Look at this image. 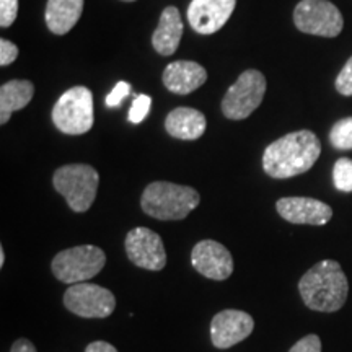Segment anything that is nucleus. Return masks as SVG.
I'll list each match as a JSON object with an SVG mask.
<instances>
[{"instance_id": "nucleus-6", "label": "nucleus", "mask_w": 352, "mask_h": 352, "mask_svg": "<svg viewBox=\"0 0 352 352\" xmlns=\"http://www.w3.org/2000/svg\"><path fill=\"white\" fill-rule=\"evenodd\" d=\"M52 121L60 132L69 135L85 134L94 127V94L87 87H74L57 100Z\"/></svg>"}, {"instance_id": "nucleus-2", "label": "nucleus", "mask_w": 352, "mask_h": 352, "mask_svg": "<svg viewBox=\"0 0 352 352\" xmlns=\"http://www.w3.org/2000/svg\"><path fill=\"white\" fill-rule=\"evenodd\" d=\"M298 292L308 308L329 314L344 305L349 284L341 264L333 259H324L303 274L298 283Z\"/></svg>"}, {"instance_id": "nucleus-25", "label": "nucleus", "mask_w": 352, "mask_h": 352, "mask_svg": "<svg viewBox=\"0 0 352 352\" xmlns=\"http://www.w3.org/2000/svg\"><path fill=\"white\" fill-rule=\"evenodd\" d=\"M129 95H131V85H129V83L124 82V80L118 82L116 87H114L111 90V94L107 96V107H109V108L120 107L121 101L127 98Z\"/></svg>"}, {"instance_id": "nucleus-24", "label": "nucleus", "mask_w": 352, "mask_h": 352, "mask_svg": "<svg viewBox=\"0 0 352 352\" xmlns=\"http://www.w3.org/2000/svg\"><path fill=\"white\" fill-rule=\"evenodd\" d=\"M336 90L344 96H352V57L336 78Z\"/></svg>"}, {"instance_id": "nucleus-23", "label": "nucleus", "mask_w": 352, "mask_h": 352, "mask_svg": "<svg viewBox=\"0 0 352 352\" xmlns=\"http://www.w3.org/2000/svg\"><path fill=\"white\" fill-rule=\"evenodd\" d=\"M19 15V0H0V26L8 28Z\"/></svg>"}, {"instance_id": "nucleus-9", "label": "nucleus", "mask_w": 352, "mask_h": 352, "mask_svg": "<svg viewBox=\"0 0 352 352\" xmlns=\"http://www.w3.org/2000/svg\"><path fill=\"white\" fill-rule=\"evenodd\" d=\"M64 305L70 314L82 318H107L116 308V298L111 290L101 285L80 283L65 290Z\"/></svg>"}, {"instance_id": "nucleus-12", "label": "nucleus", "mask_w": 352, "mask_h": 352, "mask_svg": "<svg viewBox=\"0 0 352 352\" xmlns=\"http://www.w3.org/2000/svg\"><path fill=\"white\" fill-rule=\"evenodd\" d=\"M192 267L208 279L226 280L233 272L232 253L215 240H202L191 252Z\"/></svg>"}, {"instance_id": "nucleus-16", "label": "nucleus", "mask_w": 352, "mask_h": 352, "mask_svg": "<svg viewBox=\"0 0 352 352\" xmlns=\"http://www.w3.org/2000/svg\"><path fill=\"white\" fill-rule=\"evenodd\" d=\"M183 36V21L176 7H166L160 15L157 30L153 32L152 44L162 56H171L178 50Z\"/></svg>"}, {"instance_id": "nucleus-19", "label": "nucleus", "mask_w": 352, "mask_h": 352, "mask_svg": "<svg viewBox=\"0 0 352 352\" xmlns=\"http://www.w3.org/2000/svg\"><path fill=\"white\" fill-rule=\"evenodd\" d=\"M34 87L30 80H10L0 88V122L7 124L13 111H20L30 103Z\"/></svg>"}, {"instance_id": "nucleus-28", "label": "nucleus", "mask_w": 352, "mask_h": 352, "mask_svg": "<svg viewBox=\"0 0 352 352\" xmlns=\"http://www.w3.org/2000/svg\"><path fill=\"white\" fill-rule=\"evenodd\" d=\"M85 352H118V349L107 341H95L87 346Z\"/></svg>"}, {"instance_id": "nucleus-29", "label": "nucleus", "mask_w": 352, "mask_h": 352, "mask_svg": "<svg viewBox=\"0 0 352 352\" xmlns=\"http://www.w3.org/2000/svg\"><path fill=\"white\" fill-rule=\"evenodd\" d=\"M10 352H36V347H34L32 341L25 340V338H20V340L13 342Z\"/></svg>"}, {"instance_id": "nucleus-8", "label": "nucleus", "mask_w": 352, "mask_h": 352, "mask_svg": "<svg viewBox=\"0 0 352 352\" xmlns=\"http://www.w3.org/2000/svg\"><path fill=\"white\" fill-rule=\"evenodd\" d=\"M294 21L302 33L334 38L342 32L344 20L334 3L328 0H302L294 12Z\"/></svg>"}, {"instance_id": "nucleus-3", "label": "nucleus", "mask_w": 352, "mask_h": 352, "mask_svg": "<svg viewBox=\"0 0 352 352\" xmlns=\"http://www.w3.org/2000/svg\"><path fill=\"white\" fill-rule=\"evenodd\" d=\"M195 188L168 182H153L145 188L140 206L147 215L158 220H183L199 206Z\"/></svg>"}, {"instance_id": "nucleus-1", "label": "nucleus", "mask_w": 352, "mask_h": 352, "mask_svg": "<svg viewBox=\"0 0 352 352\" xmlns=\"http://www.w3.org/2000/svg\"><path fill=\"white\" fill-rule=\"evenodd\" d=\"M320 153L321 144L314 132H290L267 145L263 155V168L271 178H292L310 170Z\"/></svg>"}, {"instance_id": "nucleus-17", "label": "nucleus", "mask_w": 352, "mask_h": 352, "mask_svg": "<svg viewBox=\"0 0 352 352\" xmlns=\"http://www.w3.org/2000/svg\"><path fill=\"white\" fill-rule=\"evenodd\" d=\"M165 129L175 139L196 140L206 132V116L195 108H176L166 116Z\"/></svg>"}, {"instance_id": "nucleus-14", "label": "nucleus", "mask_w": 352, "mask_h": 352, "mask_svg": "<svg viewBox=\"0 0 352 352\" xmlns=\"http://www.w3.org/2000/svg\"><path fill=\"white\" fill-rule=\"evenodd\" d=\"M276 208L280 217L290 223L324 226L333 217V209L328 204L311 197H283Z\"/></svg>"}, {"instance_id": "nucleus-4", "label": "nucleus", "mask_w": 352, "mask_h": 352, "mask_svg": "<svg viewBox=\"0 0 352 352\" xmlns=\"http://www.w3.org/2000/svg\"><path fill=\"white\" fill-rule=\"evenodd\" d=\"M52 183L74 212H87L96 197L100 175L94 166L85 164L64 165L56 170Z\"/></svg>"}, {"instance_id": "nucleus-7", "label": "nucleus", "mask_w": 352, "mask_h": 352, "mask_svg": "<svg viewBox=\"0 0 352 352\" xmlns=\"http://www.w3.org/2000/svg\"><path fill=\"white\" fill-rule=\"evenodd\" d=\"M266 94V78L259 70H246L228 88L222 100V113L228 120H246L259 108Z\"/></svg>"}, {"instance_id": "nucleus-27", "label": "nucleus", "mask_w": 352, "mask_h": 352, "mask_svg": "<svg viewBox=\"0 0 352 352\" xmlns=\"http://www.w3.org/2000/svg\"><path fill=\"white\" fill-rule=\"evenodd\" d=\"M19 57V47L12 41L0 39V65H10Z\"/></svg>"}, {"instance_id": "nucleus-20", "label": "nucleus", "mask_w": 352, "mask_h": 352, "mask_svg": "<svg viewBox=\"0 0 352 352\" xmlns=\"http://www.w3.org/2000/svg\"><path fill=\"white\" fill-rule=\"evenodd\" d=\"M329 140L338 151H352V118L338 121L329 132Z\"/></svg>"}, {"instance_id": "nucleus-18", "label": "nucleus", "mask_w": 352, "mask_h": 352, "mask_svg": "<svg viewBox=\"0 0 352 352\" xmlns=\"http://www.w3.org/2000/svg\"><path fill=\"white\" fill-rule=\"evenodd\" d=\"M83 12V0H47L46 19L47 28L54 34L69 33Z\"/></svg>"}, {"instance_id": "nucleus-15", "label": "nucleus", "mask_w": 352, "mask_h": 352, "mask_svg": "<svg viewBox=\"0 0 352 352\" xmlns=\"http://www.w3.org/2000/svg\"><path fill=\"white\" fill-rule=\"evenodd\" d=\"M208 80V72L201 64L192 60H176L166 65L164 83L176 95H188L202 87Z\"/></svg>"}, {"instance_id": "nucleus-26", "label": "nucleus", "mask_w": 352, "mask_h": 352, "mask_svg": "<svg viewBox=\"0 0 352 352\" xmlns=\"http://www.w3.org/2000/svg\"><path fill=\"white\" fill-rule=\"evenodd\" d=\"M289 352H321V340L316 334H308L290 347Z\"/></svg>"}, {"instance_id": "nucleus-22", "label": "nucleus", "mask_w": 352, "mask_h": 352, "mask_svg": "<svg viewBox=\"0 0 352 352\" xmlns=\"http://www.w3.org/2000/svg\"><path fill=\"white\" fill-rule=\"evenodd\" d=\"M152 108V98L148 95H139L132 101L129 113H127V120L132 124H140L145 118H147L148 111Z\"/></svg>"}, {"instance_id": "nucleus-21", "label": "nucleus", "mask_w": 352, "mask_h": 352, "mask_svg": "<svg viewBox=\"0 0 352 352\" xmlns=\"http://www.w3.org/2000/svg\"><path fill=\"white\" fill-rule=\"evenodd\" d=\"M333 182L338 191L352 192V160L351 158H340L334 164Z\"/></svg>"}, {"instance_id": "nucleus-10", "label": "nucleus", "mask_w": 352, "mask_h": 352, "mask_svg": "<svg viewBox=\"0 0 352 352\" xmlns=\"http://www.w3.org/2000/svg\"><path fill=\"white\" fill-rule=\"evenodd\" d=\"M124 248L132 264L147 271H162L166 266V252L160 235L151 228L138 227L126 235Z\"/></svg>"}, {"instance_id": "nucleus-5", "label": "nucleus", "mask_w": 352, "mask_h": 352, "mask_svg": "<svg viewBox=\"0 0 352 352\" xmlns=\"http://www.w3.org/2000/svg\"><path fill=\"white\" fill-rule=\"evenodd\" d=\"M107 264V254L98 246L80 245L59 252L52 259L51 271L64 284H80L95 277Z\"/></svg>"}, {"instance_id": "nucleus-31", "label": "nucleus", "mask_w": 352, "mask_h": 352, "mask_svg": "<svg viewBox=\"0 0 352 352\" xmlns=\"http://www.w3.org/2000/svg\"><path fill=\"white\" fill-rule=\"evenodd\" d=\"M124 2H134V0H124Z\"/></svg>"}, {"instance_id": "nucleus-11", "label": "nucleus", "mask_w": 352, "mask_h": 352, "mask_svg": "<svg viewBox=\"0 0 352 352\" xmlns=\"http://www.w3.org/2000/svg\"><path fill=\"white\" fill-rule=\"evenodd\" d=\"M254 329V320L246 311L222 310L210 323V340L217 349L228 347L245 341Z\"/></svg>"}, {"instance_id": "nucleus-13", "label": "nucleus", "mask_w": 352, "mask_h": 352, "mask_svg": "<svg viewBox=\"0 0 352 352\" xmlns=\"http://www.w3.org/2000/svg\"><path fill=\"white\" fill-rule=\"evenodd\" d=\"M236 0H192L188 7L191 28L199 34L217 33L235 10Z\"/></svg>"}, {"instance_id": "nucleus-30", "label": "nucleus", "mask_w": 352, "mask_h": 352, "mask_svg": "<svg viewBox=\"0 0 352 352\" xmlns=\"http://www.w3.org/2000/svg\"><path fill=\"white\" fill-rule=\"evenodd\" d=\"M3 263H6V252H3V248L0 250V267L3 266Z\"/></svg>"}]
</instances>
